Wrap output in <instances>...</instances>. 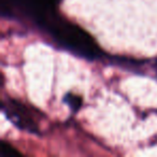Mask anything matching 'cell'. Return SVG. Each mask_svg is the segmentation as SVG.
Listing matches in <instances>:
<instances>
[{"mask_svg":"<svg viewBox=\"0 0 157 157\" xmlns=\"http://www.w3.org/2000/svg\"><path fill=\"white\" fill-rule=\"evenodd\" d=\"M18 152L6 142H0V157H17Z\"/></svg>","mask_w":157,"mask_h":157,"instance_id":"cell-3","label":"cell"},{"mask_svg":"<svg viewBox=\"0 0 157 157\" xmlns=\"http://www.w3.org/2000/svg\"><path fill=\"white\" fill-rule=\"evenodd\" d=\"M38 23L48 29L61 45L67 46L75 54L87 58L98 57L100 51L93 38L76 25L61 20L53 10L46 13Z\"/></svg>","mask_w":157,"mask_h":157,"instance_id":"cell-1","label":"cell"},{"mask_svg":"<svg viewBox=\"0 0 157 157\" xmlns=\"http://www.w3.org/2000/svg\"><path fill=\"white\" fill-rule=\"evenodd\" d=\"M6 112L8 117L21 129L28 130L30 132H37L38 129L35 121L31 118L26 108L23 107L21 103L14 100H9L6 105Z\"/></svg>","mask_w":157,"mask_h":157,"instance_id":"cell-2","label":"cell"},{"mask_svg":"<svg viewBox=\"0 0 157 157\" xmlns=\"http://www.w3.org/2000/svg\"><path fill=\"white\" fill-rule=\"evenodd\" d=\"M48 2H50V3H52L53 6H54L55 3L57 2V1H59V0H48Z\"/></svg>","mask_w":157,"mask_h":157,"instance_id":"cell-5","label":"cell"},{"mask_svg":"<svg viewBox=\"0 0 157 157\" xmlns=\"http://www.w3.org/2000/svg\"><path fill=\"white\" fill-rule=\"evenodd\" d=\"M69 97V96H68ZM67 100H68V102H69V105H71V107H73V108H78V105H80V103H81V100L78 98V97H72V96H70L69 98H67Z\"/></svg>","mask_w":157,"mask_h":157,"instance_id":"cell-4","label":"cell"}]
</instances>
